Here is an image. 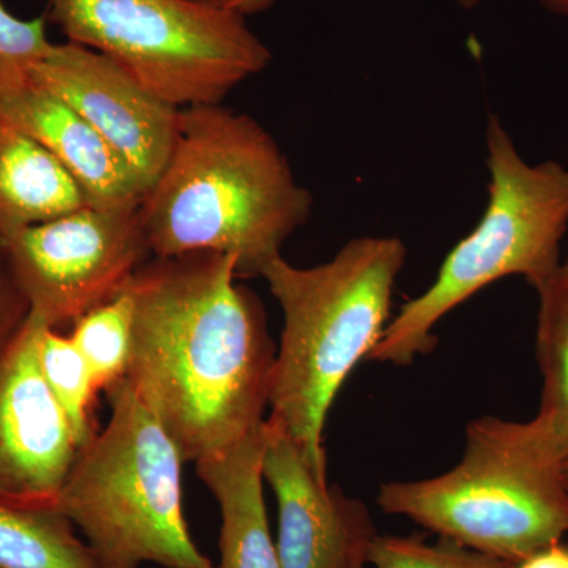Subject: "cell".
<instances>
[{"label": "cell", "mask_w": 568, "mask_h": 568, "mask_svg": "<svg viewBox=\"0 0 568 568\" xmlns=\"http://www.w3.org/2000/svg\"><path fill=\"white\" fill-rule=\"evenodd\" d=\"M235 280L231 254L192 252L152 257L125 286L134 306L125 379L194 465L260 432L271 402L267 315Z\"/></svg>", "instance_id": "6da1fadb"}, {"label": "cell", "mask_w": 568, "mask_h": 568, "mask_svg": "<svg viewBox=\"0 0 568 568\" xmlns=\"http://www.w3.org/2000/svg\"><path fill=\"white\" fill-rule=\"evenodd\" d=\"M312 209L274 136L219 103L182 108L173 152L140 216L153 257L231 254L237 278H261Z\"/></svg>", "instance_id": "7a4b0ae2"}, {"label": "cell", "mask_w": 568, "mask_h": 568, "mask_svg": "<svg viewBox=\"0 0 568 568\" xmlns=\"http://www.w3.org/2000/svg\"><path fill=\"white\" fill-rule=\"evenodd\" d=\"M406 257L402 239L358 237L327 263L295 267L280 256L261 275L284 317L268 418L290 433L325 481L328 410L355 365L383 338Z\"/></svg>", "instance_id": "3957f363"}, {"label": "cell", "mask_w": 568, "mask_h": 568, "mask_svg": "<svg viewBox=\"0 0 568 568\" xmlns=\"http://www.w3.org/2000/svg\"><path fill=\"white\" fill-rule=\"evenodd\" d=\"M104 392L110 418L78 450L55 507L102 568H215L183 517L185 462L173 437L125 377Z\"/></svg>", "instance_id": "277c9868"}, {"label": "cell", "mask_w": 568, "mask_h": 568, "mask_svg": "<svg viewBox=\"0 0 568 568\" xmlns=\"http://www.w3.org/2000/svg\"><path fill=\"white\" fill-rule=\"evenodd\" d=\"M485 138L489 183L480 222L447 254L432 286L392 317L368 361L409 366L436 346L437 323L478 291L507 276L536 290L562 264L568 168L529 163L496 114Z\"/></svg>", "instance_id": "5b68a950"}, {"label": "cell", "mask_w": 568, "mask_h": 568, "mask_svg": "<svg viewBox=\"0 0 568 568\" xmlns=\"http://www.w3.org/2000/svg\"><path fill=\"white\" fill-rule=\"evenodd\" d=\"M376 500L388 515L511 564L568 532L562 467L523 447L508 420L497 417L467 425L465 454L454 469L425 480L388 481Z\"/></svg>", "instance_id": "8992f818"}, {"label": "cell", "mask_w": 568, "mask_h": 568, "mask_svg": "<svg viewBox=\"0 0 568 568\" xmlns=\"http://www.w3.org/2000/svg\"><path fill=\"white\" fill-rule=\"evenodd\" d=\"M47 21L175 108L219 104L267 69L246 18L213 0H47Z\"/></svg>", "instance_id": "52a82bcc"}, {"label": "cell", "mask_w": 568, "mask_h": 568, "mask_svg": "<svg viewBox=\"0 0 568 568\" xmlns=\"http://www.w3.org/2000/svg\"><path fill=\"white\" fill-rule=\"evenodd\" d=\"M2 242L31 315L55 331L121 294L153 257L140 205L88 204Z\"/></svg>", "instance_id": "ba28073f"}, {"label": "cell", "mask_w": 568, "mask_h": 568, "mask_svg": "<svg viewBox=\"0 0 568 568\" xmlns=\"http://www.w3.org/2000/svg\"><path fill=\"white\" fill-rule=\"evenodd\" d=\"M31 81L85 119L129 164L148 192L162 174L181 108L164 102L118 62L78 43H52Z\"/></svg>", "instance_id": "9c48e42d"}, {"label": "cell", "mask_w": 568, "mask_h": 568, "mask_svg": "<svg viewBox=\"0 0 568 568\" xmlns=\"http://www.w3.org/2000/svg\"><path fill=\"white\" fill-rule=\"evenodd\" d=\"M47 324L29 313L0 351V500L55 506L78 447L39 361Z\"/></svg>", "instance_id": "30bf717a"}, {"label": "cell", "mask_w": 568, "mask_h": 568, "mask_svg": "<svg viewBox=\"0 0 568 568\" xmlns=\"http://www.w3.org/2000/svg\"><path fill=\"white\" fill-rule=\"evenodd\" d=\"M263 478L278 504L282 568H351L377 532L368 507L323 480L278 422L265 418Z\"/></svg>", "instance_id": "8fae6325"}, {"label": "cell", "mask_w": 568, "mask_h": 568, "mask_svg": "<svg viewBox=\"0 0 568 568\" xmlns=\"http://www.w3.org/2000/svg\"><path fill=\"white\" fill-rule=\"evenodd\" d=\"M0 114L39 141L93 207H138L144 190L110 142L59 97L29 82L0 93Z\"/></svg>", "instance_id": "7c38bea8"}, {"label": "cell", "mask_w": 568, "mask_h": 568, "mask_svg": "<svg viewBox=\"0 0 568 568\" xmlns=\"http://www.w3.org/2000/svg\"><path fill=\"white\" fill-rule=\"evenodd\" d=\"M264 425L237 446L196 463V474L222 511L215 568H282L264 503Z\"/></svg>", "instance_id": "4fadbf2b"}, {"label": "cell", "mask_w": 568, "mask_h": 568, "mask_svg": "<svg viewBox=\"0 0 568 568\" xmlns=\"http://www.w3.org/2000/svg\"><path fill=\"white\" fill-rule=\"evenodd\" d=\"M536 293L540 407L532 420L510 422V429L523 447L564 469L568 465V260Z\"/></svg>", "instance_id": "5bb4252c"}, {"label": "cell", "mask_w": 568, "mask_h": 568, "mask_svg": "<svg viewBox=\"0 0 568 568\" xmlns=\"http://www.w3.org/2000/svg\"><path fill=\"white\" fill-rule=\"evenodd\" d=\"M88 205L54 155L0 114V239Z\"/></svg>", "instance_id": "9a60e30c"}, {"label": "cell", "mask_w": 568, "mask_h": 568, "mask_svg": "<svg viewBox=\"0 0 568 568\" xmlns=\"http://www.w3.org/2000/svg\"><path fill=\"white\" fill-rule=\"evenodd\" d=\"M0 568H102L55 506L0 500Z\"/></svg>", "instance_id": "2e32d148"}, {"label": "cell", "mask_w": 568, "mask_h": 568, "mask_svg": "<svg viewBox=\"0 0 568 568\" xmlns=\"http://www.w3.org/2000/svg\"><path fill=\"white\" fill-rule=\"evenodd\" d=\"M41 373L58 405L69 418L78 447L97 435L95 398L100 387L84 355L70 335L44 327L40 335Z\"/></svg>", "instance_id": "e0dca14e"}, {"label": "cell", "mask_w": 568, "mask_h": 568, "mask_svg": "<svg viewBox=\"0 0 568 568\" xmlns=\"http://www.w3.org/2000/svg\"><path fill=\"white\" fill-rule=\"evenodd\" d=\"M133 317L132 294L123 290L71 325L70 338L91 366L100 390H106L126 376L132 355Z\"/></svg>", "instance_id": "ac0fdd59"}, {"label": "cell", "mask_w": 568, "mask_h": 568, "mask_svg": "<svg viewBox=\"0 0 568 568\" xmlns=\"http://www.w3.org/2000/svg\"><path fill=\"white\" fill-rule=\"evenodd\" d=\"M366 564L375 568H517V564L462 547L447 538L426 544L420 537L379 534L369 545Z\"/></svg>", "instance_id": "d6986e66"}, {"label": "cell", "mask_w": 568, "mask_h": 568, "mask_svg": "<svg viewBox=\"0 0 568 568\" xmlns=\"http://www.w3.org/2000/svg\"><path fill=\"white\" fill-rule=\"evenodd\" d=\"M47 18L21 20L0 0V93L17 91L31 82V71L52 43Z\"/></svg>", "instance_id": "ffe728a7"}, {"label": "cell", "mask_w": 568, "mask_h": 568, "mask_svg": "<svg viewBox=\"0 0 568 568\" xmlns=\"http://www.w3.org/2000/svg\"><path fill=\"white\" fill-rule=\"evenodd\" d=\"M29 313L31 308L14 280L6 246L0 239V351L17 335Z\"/></svg>", "instance_id": "44dd1931"}, {"label": "cell", "mask_w": 568, "mask_h": 568, "mask_svg": "<svg viewBox=\"0 0 568 568\" xmlns=\"http://www.w3.org/2000/svg\"><path fill=\"white\" fill-rule=\"evenodd\" d=\"M517 568H568V547L555 544L538 549L534 555L517 564Z\"/></svg>", "instance_id": "7402d4cb"}, {"label": "cell", "mask_w": 568, "mask_h": 568, "mask_svg": "<svg viewBox=\"0 0 568 568\" xmlns=\"http://www.w3.org/2000/svg\"><path fill=\"white\" fill-rule=\"evenodd\" d=\"M216 6L223 9L234 11V13L248 17V14L261 13V11L271 9L275 0H213ZM463 9L473 10L480 6L481 0H455Z\"/></svg>", "instance_id": "603a6c76"}, {"label": "cell", "mask_w": 568, "mask_h": 568, "mask_svg": "<svg viewBox=\"0 0 568 568\" xmlns=\"http://www.w3.org/2000/svg\"><path fill=\"white\" fill-rule=\"evenodd\" d=\"M532 2L545 7V9L552 11V13L568 18V0H532Z\"/></svg>", "instance_id": "cb8c5ba5"}, {"label": "cell", "mask_w": 568, "mask_h": 568, "mask_svg": "<svg viewBox=\"0 0 568 568\" xmlns=\"http://www.w3.org/2000/svg\"><path fill=\"white\" fill-rule=\"evenodd\" d=\"M564 485H566V491L568 496V465L564 466Z\"/></svg>", "instance_id": "d4e9b609"}, {"label": "cell", "mask_w": 568, "mask_h": 568, "mask_svg": "<svg viewBox=\"0 0 568 568\" xmlns=\"http://www.w3.org/2000/svg\"><path fill=\"white\" fill-rule=\"evenodd\" d=\"M366 566H368V564H366L365 560H358V562H355L351 568H366Z\"/></svg>", "instance_id": "484cf974"}, {"label": "cell", "mask_w": 568, "mask_h": 568, "mask_svg": "<svg viewBox=\"0 0 568 568\" xmlns=\"http://www.w3.org/2000/svg\"><path fill=\"white\" fill-rule=\"evenodd\" d=\"M142 568V567H141Z\"/></svg>", "instance_id": "4316f807"}]
</instances>
